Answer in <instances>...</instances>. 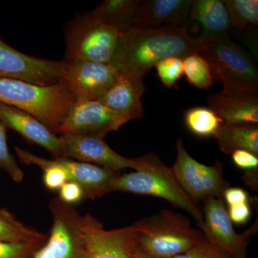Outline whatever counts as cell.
Instances as JSON below:
<instances>
[{"label": "cell", "instance_id": "obj_11", "mask_svg": "<svg viewBox=\"0 0 258 258\" xmlns=\"http://www.w3.org/2000/svg\"><path fill=\"white\" fill-rule=\"evenodd\" d=\"M67 62L38 58L10 46L0 37V79L50 86L66 81Z\"/></svg>", "mask_w": 258, "mask_h": 258}, {"label": "cell", "instance_id": "obj_13", "mask_svg": "<svg viewBox=\"0 0 258 258\" xmlns=\"http://www.w3.org/2000/svg\"><path fill=\"white\" fill-rule=\"evenodd\" d=\"M128 122L101 101L76 99L57 131V135L80 134L98 136L117 131Z\"/></svg>", "mask_w": 258, "mask_h": 258}, {"label": "cell", "instance_id": "obj_34", "mask_svg": "<svg viewBox=\"0 0 258 258\" xmlns=\"http://www.w3.org/2000/svg\"><path fill=\"white\" fill-rule=\"evenodd\" d=\"M222 199L225 200L226 204L230 207L239 204L247 203L249 198L245 190L241 188L229 186L224 191Z\"/></svg>", "mask_w": 258, "mask_h": 258}, {"label": "cell", "instance_id": "obj_24", "mask_svg": "<svg viewBox=\"0 0 258 258\" xmlns=\"http://www.w3.org/2000/svg\"><path fill=\"white\" fill-rule=\"evenodd\" d=\"M186 126L191 133L200 137H215L224 120L211 108L195 107L184 115Z\"/></svg>", "mask_w": 258, "mask_h": 258}, {"label": "cell", "instance_id": "obj_33", "mask_svg": "<svg viewBox=\"0 0 258 258\" xmlns=\"http://www.w3.org/2000/svg\"><path fill=\"white\" fill-rule=\"evenodd\" d=\"M229 217L231 222L235 224H244L249 220L251 215L248 203L239 204L229 207Z\"/></svg>", "mask_w": 258, "mask_h": 258}, {"label": "cell", "instance_id": "obj_18", "mask_svg": "<svg viewBox=\"0 0 258 258\" xmlns=\"http://www.w3.org/2000/svg\"><path fill=\"white\" fill-rule=\"evenodd\" d=\"M53 160L66 169L70 181H76L82 186L85 199L89 200L113 192V184L120 174L118 171L69 158H54Z\"/></svg>", "mask_w": 258, "mask_h": 258}, {"label": "cell", "instance_id": "obj_35", "mask_svg": "<svg viewBox=\"0 0 258 258\" xmlns=\"http://www.w3.org/2000/svg\"><path fill=\"white\" fill-rule=\"evenodd\" d=\"M244 182L249 187L257 189V169L245 171L243 176Z\"/></svg>", "mask_w": 258, "mask_h": 258}, {"label": "cell", "instance_id": "obj_25", "mask_svg": "<svg viewBox=\"0 0 258 258\" xmlns=\"http://www.w3.org/2000/svg\"><path fill=\"white\" fill-rule=\"evenodd\" d=\"M184 74L190 84L199 89L208 90L215 83V77L208 61L198 53L183 59Z\"/></svg>", "mask_w": 258, "mask_h": 258}, {"label": "cell", "instance_id": "obj_28", "mask_svg": "<svg viewBox=\"0 0 258 258\" xmlns=\"http://www.w3.org/2000/svg\"><path fill=\"white\" fill-rule=\"evenodd\" d=\"M157 74L164 86L171 88L184 74L183 59L179 57H166L155 66Z\"/></svg>", "mask_w": 258, "mask_h": 258}, {"label": "cell", "instance_id": "obj_14", "mask_svg": "<svg viewBox=\"0 0 258 258\" xmlns=\"http://www.w3.org/2000/svg\"><path fill=\"white\" fill-rule=\"evenodd\" d=\"M67 64L66 81L76 99L99 100L119 74L111 63L76 61Z\"/></svg>", "mask_w": 258, "mask_h": 258}, {"label": "cell", "instance_id": "obj_16", "mask_svg": "<svg viewBox=\"0 0 258 258\" xmlns=\"http://www.w3.org/2000/svg\"><path fill=\"white\" fill-rule=\"evenodd\" d=\"M0 122L7 128L18 132L30 143L43 148L54 158L62 157L63 146L60 137L32 115L0 103Z\"/></svg>", "mask_w": 258, "mask_h": 258}, {"label": "cell", "instance_id": "obj_5", "mask_svg": "<svg viewBox=\"0 0 258 258\" xmlns=\"http://www.w3.org/2000/svg\"><path fill=\"white\" fill-rule=\"evenodd\" d=\"M198 53L208 61L214 77L222 83L225 91L257 93V66L228 37L200 41Z\"/></svg>", "mask_w": 258, "mask_h": 258}, {"label": "cell", "instance_id": "obj_9", "mask_svg": "<svg viewBox=\"0 0 258 258\" xmlns=\"http://www.w3.org/2000/svg\"><path fill=\"white\" fill-rule=\"evenodd\" d=\"M62 142V157L101 166L109 170L118 171L125 169L145 170L152 167L155 154L129 159L113 151L98 136L64 134L60 136Z\"/></svg>", "mask_w": 258, "mask_h": 258}, {"label": "cell", "instance_id": "obj_29", "mask_svg": "<svg viewBox=\"0 0 258 258\" xmlns=\"http://www.w3.org/2000/svg\"><path fill=\"white\" fill-rule=\"evenodd\" d=\"M45 242L13 243L0 241V258H31Z\"/></svg>", "mask_w": 258, "mask_h": 258}, {"label": "cell", "instance_id": "obj_1", "mask_svg": "<svg viewBox=\"0 0 258 258\" xmlns=\"http://www.w3.org/2000/svg\"><path fill=\"white\" fill-rule=\"evenodd\" d=\"M198 38L185 26L154 29L129 28L122 33L111 64L118 72L144 76L166 57L184 59L198 53Z\"/></svg>", "mask_w": 258, "mask_h": 258}, {"label": "cell", "instance_id": "obj_32", "mask_svg": "<svg viewBox=\"0 0 258 258\" xmlns=\"http://www.w3.org/2000/svg\"><path fill=\"white\" fill-rule=\"evenodd\" d=\"M232 161L235 165L243 170L258 169V157L245 150H236L232 154Z\"/></svg>", "mask_w": 258, "mask_h": 258}, {"label": "cell", "instance_id": "obj_2", "mask_svg": "<svg viewBox=\"0 0 258 258\" xmlns=\"http://www.w3.org/2000/svg\"><path fill=\"white\" fill-rule=\"evenodd\" d=\"M132 226L138 258H173L205 238L187 217L166 209Z\"/></svg>", "mask_w": 258, "mask_h": 258}, {"label": "cell", "instance_id": "obj_30", "mask_svg": "<svg viewBox=\"0 0 258 258\" xmlns=\"http://www.w3.org/2000/svg\"><path fill=\"white\" fill-rule=\"evenodd\" d=\"M173 258H227L206 237L186 252Z\"/></svg>", "mask_w": 258, "mask_h": 258}, {"label": "cell", "instance_id": "obj_6", "mask_svg": "<svg viewBox=\"0 0 258 258\" xmlns=\"http://www.w3.org/2000/svg\"><path fill=\"white\" fill-rule=\"evenodd\" d=\"M123 32L101 23L91 13L78 17L66 30L64 60L111 63Z\"/></svg>", "mask_w": 258, "mask_h": 258}, {"label": "cell", "instance_id": "obj_8", "mask_svg": "<svg viewBox=\"0 0 258 258\" xmlns=\"http://www.w3.org/2000/svg\"><path fill=\"white\" fill-rule=\"evenodd\" d=\"M176 159L171 168L181 189L198 204L208 199L222 198L229 184L224 179L222 164L208 166L195 160L186 152L181 139L176 142Z\"/></svg>", "mask_w": 258, "mask_h": 258}, {"label": "cell", "instance_id": "obj_12", "mask_svg": "<svg viewBox=\"0 0 258 258\" xmlns=\"http://www.w3.org/2000/svg\"><path fill=\"white\" fill-rule=\"evenodd\" d=\"M86 258H138L133 226L106 230L90 214L81 223Z\"/></svg>", "mask_w": 258, "mask_h": 258}, {"label": "cell", "instance_id": "obj_15", "mask_svg": "<svg viewBox=\"0 0 258 258\" xmlns=\"http://www.w3.org/2000/svg\"><path fill=\"white\" fill-rule=\"evenodd\" d=\"M144 76L120 73L98 101L128 120L142 118L144 115L142 97L147 91Z\"/></svg>", "mask_w": 258, "mask_h": 258}, {"label": "cell", "instance_id": "obj_27", "mask_svg": "<svg viewBox=\"0 0 258 258\" xmlns=\"http://www.w3.org/2000/svg\"><path fill=\"white\" fill-rule=\"evenodd\" d=\"M0 169L4 170L17 183L23 181L25 174L12 155L8 145L7 128L0 122Z\"/></svg>", "mask_w": 258, "mask_h": 258}, {"label": "cell", "instance_id": "obj_7", "mask_svg": "<svg viewBox=\"0 0 258 258\" xmlns=\"http://www.w3.org/2000/svg\"><path fill=\"white\" fill-rule=\"evenodd\" d=\"M49 208L52 215L50 233L31 258H86L81 230L82 215L58 198L51 200Z\"/></svg>", "mask_w": 258, "mask_h": 258}, {"label": "cell", "instance_id": "obj_4", "mask_svg": "<svg viewBox=\"0 0 258 258\" xmlns=\"http://www.w3.org/2000/svg\"><path fill=\"white\" fill-rule=\"evenodd\" d=\"M113 191L157 197L181 209L195 219L200 229L204 225L203 209L181 189L171 168L154 155L152 167L145 170L120 174L113 184Z\"/></svg>", "mask_w": 258, "mask_h": 258}, {"label": "cell", "instance_id": "obj_23", "mask_svg": "<svg viewBox=\"0 0 258 258\" xmlns=\"http://www.w3.org/2000/svg\"><path fill=\"white\" fill-rule=\"evenodd\" d=\"M47 235L25 225L7 209H0V241L13 243L43 242Z\"/></svg>", "mask_w": 258, "mask_h": 258}, {"label": "cell", "instance_id": "obj_19", "mask_svg": "<svg viewBox=\"0 0 258 258\" xmlns=\"http://www.w3.org/2000/svg\"><path fill=\"white\" fill-rule=\"evenodd\" d=\"M210 108L227 123L257 124V93H237L222 90L210 95Z\"/></svg>", "mask_w": 258, "mask_h": 258}, {"label": "cell", "instance_id": "obj_20", "mask_svg": "<svg viewBox=\"0 0 258 258\" xmlns=\"http://www.w3.org/2000/svg\"><path fill=\"white\" fill-rule=\"evenodd\" d=\"M189 16L201 25L203 31L198 37L200 42H208L228 37L232 27L223 1L195 0Z\"/></svg>", "mask_w": 258, "mask_h": 258}, {"label": "cell", "instance_id": "obj_26", "mask_svg": "<svg viewBox=\"0 0 258 258\" xmlns=\"http://www.w3.org/2000/svg\"><path fill=\"white\" fill-rule=\"evenodd\" d=\"M223 3L232 28H244L248 25H257V0H225Z\"/></svg>", "mask_w": 258, "mask_h": 258}, {"label": "cell", "instance_id": "obj_22", "mask_svg": "<svg viewBox=\"0 0 258 258\" xmlns=\"http://www.w3.org/2000/svg\"><path fill=\"white\" fill-rule=\"evenodd\" d=\"M139 3V0H106L91 13L101 23L124 31L130 28Z\"/></svg>", "mask_w": 258, "mask_h": 258}, {"label": "cell", "instance_id": "obj_31", "mask_svg": "<svg viewBox=\"0 0 258 258\" xmlns=\"http://www.w3.org/2000/svg\"><path fill=\"white\" fill-rule=\"evenodd\" d=\"M59 191L58 199L66 205H76L85 199L82 186L74 181H69L62 185Z\"/></svg>", "mask_w": 258, "mask_h": 258}, {"label": "cell", "instance_id": "obj_17", "mask_svg": "<svg viewBox=\"0 0 258 258\" xmlns=\"http://www.w3.org/2000/svg\"><path fill=\"white\" fill-rule=\"evenodd\" d=\"M193 0L139 1L130 28L181 26L189 18Z\"/></svg>", "mask_w": 258, "mask_h": 258}, {"label": "cell", "instance_id": "obj_21", "mask_svg": "<svg viewBox=\"0 0 258 258\" xmlns=\"http://www.w3.org/2000/svg\"><path fill=\"white\" fill-rule=\"evenodd\" d=\"M222 152L231 154L236 150H245L258 157V127L247 123L224 121L215 137Z\"/></svg>", "mask_w": 258, "mask_h": 258}, {"label": "cell", "instance_id": "obj_10", "mask_svg": "<svg viewBox=\"0 0 258 258\" xmlns=\"http://www.w3.org/2000/svg\"><path fill=\"white\" fill-rule=\"evenodd\" d=\"M204 235L227 258H247L249 238L257 233V221L242 233L236 232L222 198L204 202Z\"/></svg>", "mask_w": 258, "mask_h": 258}, {"label": "cell", "instance_id": "obj_3", "mask_svg": "<svg viewBox=\"0 0 258 258\" xmlns=\"http://www.w3.org/2000/svg\"><path fill=\"white\" fill-rule=\"evenodd\" d=\"M76 99L66 81L40 86L21 80L0 79V103L32 115L56 135Z\"/></svg>", "mask_w": 258, "mask_h": 258}]
</instances>
